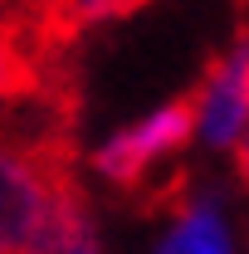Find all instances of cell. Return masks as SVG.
Wrapping results in <instances>:
<instances>
[{
  "mask_svg": "<svg viewBox=\"0 0 249 254\" xmlns=\"http://www.w3.org/2000/svg\"><path fill=\"white\" fill-rule=\"evenodd\" d=\"M39 103H30L10 127H0V254L25 250L54 215L59 195L73 186L63 166V142L49 132V113L30 123Z\"/></svg>",
  "mask_w": 249,
  "mask_h": 254,
  "instance_id": "6da1fadb",
  "label": "cell"
},
{
  "mask_svg": "<svg viewBox=\"0 0 249 254\" xmlns=\"http://www.w3.org/2000/svg\"><path fill=\"white\" fill-rule=\"evenodd\" d=\"M190 142H195V108L190 98H176V103L142 113L137 123L108 132L93 147V171L113 186H142L171 157H181Z\"/></svg>",
  "mask_w": 249,
  "mask_h": 254,
  "instance_id": "7a4b0ae2",
  "label": "cell"
},
{
  "mask_svg": "<svg viewBox=\"0 0 249 254\" xmlns=\"http://www.w3.org/2000/svg\"><path fill=\"white\" fill-rule=\"evenodd\" d=\"M49 44L25 0H0V127L49 93Z\"/></svg>",
  "mask_w": 249,
  "mask_h": 254,
  "instance_id": "3957f363",
  "label": "cell"
},
{
  "mask_svg": "<svg viewBox=\"0 0 249 254\" xmlns=\"http://www.w3.org/2000/svg\"><path fill=\"white\" fill-rule=\"evenodd\" d=\"M190 108H195V142L205 152H225L230 157L249 127V34L235 39L210 64V73L200 78Z\"/></svg>",
  "mask_w": 249,
  "mask_h": 254,
  "instance_id": "277c9868",
  "label": "cell"
},
{
  "mask_svg": "<svg viewBox=\"0 0 249 254\" xmlns=\"http://www.w3.org/2000/svg\"><path fill=\"white\" fill-rule=\"evenodd\" d=\"M152 254H235V225L215 190H195L186 205L171 210Z\"/></svg>",
  "mask_w": 249,
  "mask_h": 254,
  "instance_id": "5b68a950",
  "label": "cell"
},
{
  "mask_svg": "<svg viewBox=\"0 0 249 254\" xmlns=\"http://www.w3.org/2000/svg\"><path fill=\"white\" fill-rule=\"evenodd\" d=\"M20 254H103V240H98V225H93V210H88L83 190L78 186L63 190L54 215L44 220V230Z\"/></svg>",
  "mask_w": 249,
  "mask_h": 254,
  "instance_id": "8992f818",
  "label": "cell"
},
{
  "mask_svg": "<svg viewBox=\"0 0 249 254\" xmlns=\"http://www.w3.org/2000/svg\"><path fill=\"white\" fill-rule=\"evenodd\" d=\"M230 157H235V176L249 186V127H245V137H240V147H235Z\"/></svg>",
  "mask_w": 249,
  "mask_h": 254,
  "instance_id": "52a82bcc",
  "label": "cell"
},
{
  "mask_svg": "<svg viewBox=\"0 0 249 254\" xmlns=\"http://www.w3.org/2000/svg\"><path fill=\"white\" fill-rule=\"evenodd\" d=\"M142 5H152V0H113V20H118V15H132V10H142Z\"/></svg>",
  "mask_w": 249,
  "mask_h": 254,
  "instance_id": "ba28073f",
  "label": "cell"
}]
</instances>
